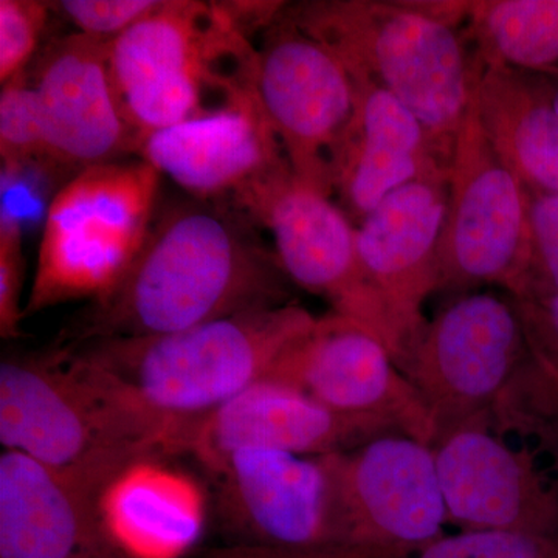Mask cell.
<instances>
[{"label": "cell", "instance_id": "1", "mask_svg": "<svg viewBox=\"0 0 558 558\" xmlns=\"http://www.w3.org/2000/svg\"><path fill=\"white\" fill-rule=\"evenodd\" d=\"M242 218L202 201L167 209L154 220L123 278L90 300L62 333L60 347L167 336L293 303L274 248Z\"/></svg>", "mask_w": 558, "mask_h": 558}, {"label": "cell", "instance_id": "2", "mask_svg": "<svg viewBox=\"0 0 558 558\" xmlns=\"http://www.w3.org/2000/svg\"><path fill=\"white\" fill-rule=\"evenodd\" d=\"M284 11L352 78L402 102L451 163L481 69L468 33L470 0H301Z\"/></svg>", "mask_w": 558, "mask_h": 558}, {"label": "cell", "instance_id": "3", "mask_svg": "<svg viewBox=\"0 0 558 558\" xmlns=\"http://www.w3.org/2000/svg\"><path fill=\"white\" fill-rule=\"evenodd\" d=\"M175 432L135 405L68 348L3 360L0 442L112 490L153 454L174 451Z\"/></svg>", "mask_w": 558, "mask_h": 558}, {"label": "cell", "instance_id": "4", "mask_svg": "<svg viewBox=\"0 0 558 558\" xmlns=\"http://www.w3.org/2000/svg\"><path fill=\"white\" fill-rule=\"evenodd\" d=\"M318 317L289 303L215 319L167 336L86 341L68 348L175 432L267 379ZM175 444V440H174Z\"/></svg>", "mask_w": 558, "mask_h": 558}, {"label": "cell", "instance_id": "5", "mask_svg": "<svg viewBox=\"0 0 558 558\" xmlns=\"http://www.w3.org/2000/svg\"><path fill=\"white\" fill-rule=\"evenodd\" d=\"M109 68L142 145L153 132L253 94L256 47L234 2L161 0L159 9L109 40Z\"/></svg>", "mask_w": 558, "mask_h": 558}, {"label": "cell", "instance_id": "6", "mask_svg": "<svg viewBox=\"0 0 558 558\" xmlns=\"http://www.w3.org/2000/svg\"><path fill=\"white\" fill-rule=\"evenodd\" d=\"M161 174L148 161L78 172L51 201L27 312L109 292L148 236Z\"/></svg>", "mask_w": 558, "mask_h": 558}, {"label": "cell", "instance_id": "7", "mask_svg": "<svg viewBox=\"0 0 558 558\" xmlns=\"http://www.w3.org/2000/svg\"><path fill=\"white\" fill-rule=\"evenodd\" d=\"M229 546L363 558L348 548L333 454L247 447L207 469Z\"/></svg>", "mask_w": 558, "mask_h": 558}, {"label": "cell", "instance_id": "8", "mask_svg": "<svg viewBox=\"0 0 558 558\" xmlns=\"http://www.w3.org/2000/svg\"><path fill=\"white\" fill-rule=\"evenodd\" d=\"M439 266V292L464 295L494 286L517 296L526 288L531 266L526 191L492 146L473 95L451 159Z\"/></svg>", "mask_w": 558, "mask_h": 558}, {"label": "cell", "instance_id": "9", "mask_svg": "<svg viewBox=\"0 0 558 558\" xmlns=\"http://www.w3.org/2000/svg\"><path fill=\"white\" fill-rule=\"evenodd\" d=\"M231 202L269 231L290 282L328 301L332 314L365 326L391 352L387 315L360 260L357 226L332 197L301 182L284 161Z\"/></svg>", "mask_w": 558, "mask_h": 558}, {"label": "cell", "instance_id": "10", "mask_svg": "<svg viewBox=\"0 0 558 558\" xmlns=\"http://www.w3.org/2000/svg\"><path fill=\"white\" fill-rule=\"evenodd\" d=\"M529 357L510 295L470 292L428 322L400 369L424 399L438 440L451 429L490 418Z\"/></svg>", "mask_w": 558, "mask_h": 558}, {"label": "cell", "instance_id": "11", "mask_svg": "<svg viewBox=\"0 0 558 558\" xmlns=\"http://www.w3.org/2000/svg\"><path fill=\"white\" fill-rule=\"evenodd\" d=\"M284 7L255 43L256 95L290 170L332 197L330 167L354 113V81L332 51L290 20Z\"/></svg>", "mask_w": 558, "mask_h": 558}, {"label": "cell", "instance_id": "12", "mask_svg": "<svg viewBox=\"0 0 558 558\" xmlns=\"http://www.w3.org/2000/svg\"><path fill=\"white\" fill-rule=\"evenodd\" d=\"M348 548L363 558H407L449 521L433 446L389 433L333 454Z\"/></svg>", "mask_w": 558, "mask_h": 558}, {"label": "cell", "instance_id": "13", "mask_svg": "<svg viewBox=\"0 0 558 558\" xmlns=\"http://www.w3.org/2000/svg\"><path fill=\"white\" fill-rule=\"evenodd\" d=\"M326 409L368 418L433 446L436 428L424 399L365 326L330 312L317 318L271 369Z\"/></svg>", "mask_w": 558, "mask_h": 558}, {"label": "cell", "instance_id": "14", "mask_svg": "<svg viewBox=\"0 0 558 558\" xmlns=\"http://www.w3.org/2000/svg\"><path fill=\"white\" fill-rule=\"evenodd\" d=\"M447 199L449 179L413 182L389 194L357 227L360 260L387 315L399 368L427 328L425 303L439 292Z\"/></svg>", "mask_w": 558, "mask_h": 558}, {"label": "cell", "instance_id": "15", "mask_svg": "<svg viewBox=\"0 0 558 558\" xmlns=\"http://www.w3.org/2000/svg\"><path fill=\"white\" fill-rule=\"evenodd\" d=\"M44 137V163L78 172L138 154L109 68V40L72 33L50 43L28 73Z\"/></svg>", "mask_w": 558, "mask_h": 558}, {"label": "cell", "instance_id": "16", "mask_svg": "<svg viewBox=\"0 0 558 558\" xmlns=\"http://www.w3.org/2000/svg\"><path fill=\"white\" fill-rule=\"evenodd\" d=\"M368 418L343 416L284 381L263 379L207 416L179 429L174 453L191 454L205 469L247 447L326 457L347 453L389 435Z\"/></svg>", "mask_w": 558, "mask_h": 558}, {"label": "cell", "instance_id": "17", "mask_svg": "<svg viewBox=\"0 0 558 558\" xmlns=\"http://www.w3.org/2000/svg\"><path fill=\"white\" fill-rule=\"evenodd\" d=\"M449 520L462 529L558 534V494L527 451L513 449L490 418L470 422L435 444Z\"/></svg>", "mask_w": 558, "mask_h": 558}, {"label": "cell", "instance_id": "18", "mask_svg": "<svg viewBox=\"0 0 558 558\" xmlns=\"http://www.w3.org/2000/svg\"><path fill=\"white\" fill-rule=\"evenodd\" d=\"M109 492L20 451L0 454V558H90L113 549Z\"/></svg>", "mask_w": 558, "mask_h": 558}, {"label": "cell", "instance_id": "19", "mask_svg": "<svg viewBox=\"0 0 558 558\" xmlns=\"http://www.w3.org/2000/svg\"><path fill=\"white\" fill-rule=\"evenodd\" d=\"M352 81L354 113L333 153L330 180L332 197L359 227L402 186L450 179L451 163L402 102L368 80Z\"/></svg>", "mask_w": 558, "mask_h": 558}, {"label": "cell", "instance_id": "20", "mask_svg": "<svg viewBox=\"0 0 558 558\" xmlns=\"http://www.w3.org/2000/svg\"><path fill=\"white\" fill-rule=\"evenodd\" d=\"M138 154L202 202L233 199L288 161L256 90L218 112L153 132Z\"/></svg>", "mask_w": 558, "mask_h": 558}, {"label": "cell", "instance_id": "21", "mask_svg": "<svg viewBox=\"0 0 558 558\" xmlns=\"http://www.w3.org/2000/svg\"><path fill=\"white\" fill-rule=\"evenodd\" d=\"M473 98L492 146L523 189L558 194V112L543 76L481 64Z\"/></svg>", "mask_w": 558, "mask_h": 558}, {"label": "cell", "instance_id": "22", "mask_svg": "<svg viewBox=\"0 0 558 558\" xmlns=\"http://www.w3.org/2000/svg\"><path fill=\"white\" fill-rule=\"evenodd\" d=\"M468 33L481 64L558 69V0H470Z\"/></svg>", "mask_w": 558, "mask_h": 558}, {"label": "cell", "instance_id": "23", "mask_svg": "<svg viewBox=\"0 0 558 558\" xmlns=\"http://www.w3.org/2000/svg\"><path fill=\"white\" fill-rule=\"evenodd\" d=\"M0 159L7 174H16L32 161L44 163L43 128L28 70L2 86Z\"/></svg>", "mask_w": 558, "mask_h": 558}, {"label": "cell", "instance_id": "24", "mask_svg": "<svg viewBox=\"0 0 558 558\" xmlns=\"http://www.w3.org/2000/svg\"><path fill=\"white\" fill-rule=\"evenodd\" d=\"M414 554L416 558H558V534L462 529L440 535Z\"/></svg>", "mask_w": 558, "mask_h": 558}, {"label": "cell", "instance_id": "25", "mask_svg": "<svg viewBox=\"0 0 558 558\" xmlns=\"http://www.w3.org/2000/svg\"><path fill=\"white\" fill-rule=\"evenodd\" d=\"M51 3L40 0H0V83L27 72L38 54Z\"/></svg>", "mask_w": 558, "mask_h": 558}, {"label": "cell", "instance_id": "26", "mask_svg": "<svg viewBox=\"0 0 558 558\" xmlns=\"http://www.w3.org/2000/svg\"><path fill=\"white\" fill-rule=\"evenodd\" d=\"M526 202L531 266L526 288L517 296L529 293L558 295V194L526 191Z\"/></svg>", "mask_w": 558, "mask_h": 558}, {"label": "cell", "instance_id": "27", "mask_svg": "<svg viewBox=\"0 0 558 558\" xmlns=\"http://www.w3.org/2000/svg\"><path fill=\"white\" fill-rule=\"evenodd\" d=\"M161 0H64L51 3L78 33L106 40L130 31L159 9Z\"/></svg>", "mask_w": 558, "mask_h": 558}, {"label": "cell", "instance_id": "28", "mask_svg": "<svg viewBox=\"0 0 558 558\" xmlns=\"http://www.w3.org/2000/svg\"><path fill=\"white\" fill-rule=\"evenodd\" d=\"M519 311L529 354L558 387V295L510 296Z\"/></svg>", "mask_w": 558, "mask_h": 558}, {"label": "cell", "instance_id": "29", "mask_svg": "<svg viewBox=\"0 0 558 558\" xmlns=\"http://www.w3.org/2000/svg\"><path fill=\"white\" fill-rule=\"evenodd\" d=\"M24 284V255L20 219L2 211L0 219V333L3 339L20 336L24 312L21 310Z\"/></svg>", "mask_w": 558, "mask_h": 558}, {"label": "cell", "instance_id": "30", "mask_svg": "<svg viewBox=\"0 0 558 558\" xmlns=\"http://www.w3.org/2000/svg\"><path fill=\"white\" fill-rule=\"evenodd\" d=\"M204 558H341L336 556H301V554L275 553V550L241 548V546H226L215 549Z\"/></svg>", "mask_w": 558, "mask_h": 558}, {"label": "cell", "instance_id": "31", "mask_svg": "<svg viewBox=\"0 0 558 558\" xmlns=\"http://www.w3.org/2000/svg\"><path fill=\"white\" fill-rule=\"evenodd\" d=\"M545 80L546 86H548L550 98H553L554 106H556L558 112V69L549 70V72L539 73Z\"/></svg>", "mask_w": 558, "mask_h": 558}, {"label": "cell", "instance_id": "32", "mask_svg": "<svg viewBox=\"0 0 558 558\" xmlns=\"http://www.w3.org/2000/svg\"><path fill=\"white\" fill-rule=\"evenodd\" d=\"M90 558H117L116 550H108V553L98 554V556H94Z\"/></svg>", "mask_w": 558, "mask_h": 558}]
</instances>
